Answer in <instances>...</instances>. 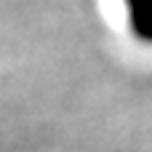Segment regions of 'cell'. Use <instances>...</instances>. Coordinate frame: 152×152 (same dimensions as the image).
Instances as JSON below:
<instances>
[{
    "label": "cell",
    "instance_id": "6da1fadb",
    "mask_svg": "<svg viewBox=\"0 0 152 152\" xmlns=\"http://www.w3.org/2000/svg\"><path fill=\"white\" fill-rule=\"evenodd\" d=\"M126 29L134 35V40L152 45V0H120Z\"/></svg>",
    "mask_w": 152,
    "mask_h": 152
}]
</instances>
